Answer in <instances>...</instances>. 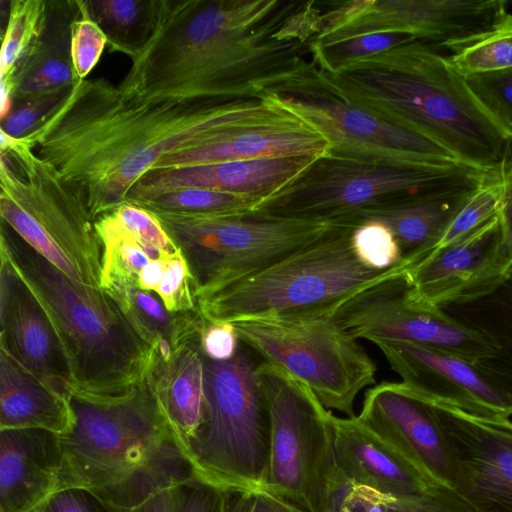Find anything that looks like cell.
I'll list each match as a JSON object with an SVG mask.
<instances>
[{
	"mask_svg": "<svg viewBox=\"0 0 512 512\" xmlns=\"http://www.w3.org/2000/svg\"><path fill=\"white\" fill-rule=\"evenodd\" d=\"M0 146L2 222L69 278L101 287L103 247L82 193L23 137L1 130Z\"/></svg>",
	"mask_w": 512,
	"mask_h": 512,
	"instance_id": "cell-7",
	"label": "cell"
},
{
	"mask_svg": "<svg viewBox=\"0 0 512 512\" xmlns=\"http://www.w3.org/2000/svg\"><path fill=\"white\" fill-rule=\"evenodd\" d=\"M512 276V248L500 214L405 272L407 296L429 309H446L484 299Z\"/></svg>",
	"mask_w": 512,
	"mask_h": 512,
	"instance_id": "cell-15",
	"label": "cell"
},
{
	"mask_svg": "<svg viewBox=\"0 0 512 512\" xmlns=\"http://www.w3.org/2000/svg\"><path fill=\"white\" fill-rule=\"evenodd\" d=\"M504 194L505 182L503 174L495 176L480 185L468 197L439 240L422 259L459 241L498 216L501 211Z\"/></svg>",
	"mask_w": 512,
	"mask_h": 512,
	"instance_id": "cell-33",
	"label": "cell"
},
{
	"mask_svg": "<svg viewBox=\"0 0 512 512\" xmlns=\"http://www.w3.org/2000/svg\"><path fill=\"white\" fill-rule=\"evenodd\" d=\"M419 40L404 33H378L358 36L346 41L320 46L310 45V59L322 71H332L359 58L389 50L395 46Z\"/></svg>",
	"mask_w": 512,
	"mask_h": 512,
	"instance_id": "cell-35",
	"label": "cell"
},
{
	"mask_svg": "<svg viewBox=\"0 0 512 512\" xmlns=\"http://www.w3.org/2000/svg\"><path fill=\"white\" fill-rule=\"evenodd\" d=\"M256 367L240 346L227 361L204 356L205 423L184 452L196 475L222 490L265 485L271 421Z\"/></svg>",
	"mask_w": 512,
	"mask_h": 512,
	"instance_id": "cell-8",
	"label": "cell"
},
{
	"mask_svg": "<svg viewBox=\"0 0 512 512\" xmlns=\"http://www.w3.org/2000/svg\"><path fill=\"white\" fill-rule=\"evenodd\" d=\"M479 186L391 198L345 217L359 224L369 220L384 223L392 231L401 259L409 269L436 244L453 217Z\"/></svg>",
	"mask_w": 512,
	"mask_h": 512,
	"instance_id": "cell-23",
	"label": "cell"
},
{
	"mask_svg": "<svg viewBox=\"0 0 512 512\" xmlns=\"http://www.w3.org/2000/svg\"><path fill=\"white\" fill-rule=\"evenodd\" d=\"M359 420L435 481L450 487L451 466L433 406L403 382L365 393Z\"/></svg>",
	"mask_w": 512,
	"mask_h": 512,
	"instance_id": "cell-18",
	"label": "cell"
},
{
	"mask_svg": "<svg viewBox=\"0 0 512 512\" xmlns=\"http://www.w3.org/2000/svg\"><path fill=\"white\" fill-rule=\"evenodd\" d=\"M113 51L130 57L147 39L153 22V0L85 1Z\"/></svg>",
	"mask_w": 512,
	"mask_h": 512,
	"instance_id": "cell-29",
	"label": "cell"
},
{
	"mask_svg": "<svg viewBox=\"0 0 512 512\" xmlns=\"http://www.w3.org/2000/svg\"><path fill=\"white\" fill-rule=\"evenodd\" d=\"M423 398L443 429L450 487L477 512H512V421Z\"/></svg>",
	"mask_w": 512,
	"mask_h": 512,
	"instance_id": "cell-16",
	"label": "cell"
},
{
	"mask_svg": "<svg viewBox=\"0 0 512 512\" xmlns=\"http://www.w3.org/2000/svg\"><path fill=\"white\" fill-rule=\"evenodd\" d=\"M153 214L184 255L195 297L281 260L319 239L341 220L283 218L256 211Z\"/></svg>",
	"mask_w": 512,
	"mask_h": 512,
	"instance_id": "cell-10",
	"label": "cell"
},
{
	"mask_svg": "<svg viewBox=\"0 0 512 512\" xmlns=\"http://www.w3.org/2000/svg\"><path fill=\"white\" fill-rule=\"evenodd\" d=\"M69 89L58 90L19 104L2 120L1 130L16 138L28 135Z\"/></svg>",
	"mask_w": 512,
	"mask_h": 512,
	"instance_id": "cell-42",
	"label": "cell"
},
{
	"mask_svg": "<svg viewBox=\"0 0 512 512\" xmlns=\"http://www.w3.org/2000/svg\"><path fill=\"white\" fill-rule=\"evenodd\" d=\"M478 101L512 131V68L463 76Z\"/></svg>",
	"mask_w": 512,
	"mask_h": 512,
	"instance_id": "cell-38",
	"label": "cell"
},
{
	"mask_svg": "<svg viewBox=\"0 0 512 512\" xmlns=\"http://www.w3.org/2000/svg\"><path fill=\"white\" fill-rule=\"evenodd\" d=\"M322 11L315 1L153 0L149 35L117 88L177 99L279 93L309 69Z\"/></svg>",
	"mask_w": 512,
	"mask_h": 512,
	"instance_id": "cell-1",
	"label": "cell"
},
{
	"mask_svg": "<svg viewBox=\"0 0 512 512\" xmlns=\"http://www.w3.org/2000/svg\"><path fill=\"white\" fill-rule=\"evenodd\" d=\"M156 351L160 359L164 362H168L172 358L173 348L166 338H161L158 341Z\"/></svg>",
	"mask_w": 512,
	"mask_h": 512,
	"instance_id": "cell-48",
	"label": "cell"
},
{
	"mask_svg": "<svg viewBox=\"0 0 512 512\" xmlns=\"http://www.w3.org/2000/svg\"><path fill=\"white\" fill-rule=\"evenodd\" d=\"M44 0H12L0 53L1 98L11 99L10 81L16 65L44 33L49 13Z\"/></svg>",
	"mask_w": 512,
	"mask_h": 512,
	"instance_id": "cell-30",
	"label": "cell"
},
{
	"mask_svg": "<svg viewBox=\"0 0 512 512\" xmlns=\"http://www.w3.org/2000/svg\"><path fill=\"white\" fill-rule=\"evenodd\" d=\"M45 512H126L93 492L82 488H66L55 492L45 504Z\"/></svg>",
	"mask_w": 512,
	"mask_h": 512,
	"instance_id": "cell-44",
	"label": "cell"
},
{
	"mask_svg": "<svg viewBox=\"0 0 512 512\" xmlns=\"http://www.w3.org/2000/svg\"><path fill=\"white\" fill-rule=\"evenodd\" d=\"M45 504L46 502L39 504L27 512H45Z\"/></svg>",
	"mask_w": 512,
	"mask_h": 512,
	"instance_id": "cell-49",
	"label": "cell"
},
{
	"mask_svg": "<svg viewBox=\"0 0 512 512\" xmlns=\"http://www.w3.org/2000/svg\"><path fill=\"white\" fill-rule=\"evenodd\" d=\"M158 401L181 447L205 423L204 354L201 336L181 343L164 362L157 354L148 373Z\"/></svg>",
	"mask_w": 512,
	"mask_h": 512,
	"instance_id": "cell-24",
	"label": "cell"
},
{
	"mask_svg": "<svg viewBox=\"0 0 512 512\" xmlns=\"http://www.w3.org/2000/svg\"><path fill=\"white\" fill-rule=\"evenodd\" d=\"M503 179L505 182V194L500 217L506 238L512 248V166L503 173Z\"/></svg>",
	"mask_w": 512,
	"mask_h": 512,
	"instance_id": "cell-46",
	"label": "cell"
},
{
	"mask_svg": "<svg viewBox=\"0 0 512 512\" xmlns=\"http://www.w3.org/2000/svg\"><path fill=\"white\" fill-rule=\"evenodd\" d=\"M63 457L57 434L0 430V512H27L60 490Z\"/></svg>",
	"mask_w": 512,
	"mask_h": 512,
	"instance_id": "cell-22",
	"label": "cell"
},
{
	"mask_svg": "<svg viewBox=\"0 0 512 512\" xmlns=\"http://www.w3.org/2000/svg\"><path fill=\"white\" fill-rule=\"evenodd\" d=\"M442 48L450 51L447 59L462 76L512 68V14L479 35Z\"/></svg>",
	"mask_w": 512,
	"mask_h": 512,
	"instance_id": "cell-31",
	"label": "cell"
},
{
	"mask_svg": "<svg viewBox=\"0 0 512 512\" xmlns=\"http://www.w3.org/2000/svg\"><path fill=\"white\" fill-rule=\"evenodd\" d=\"M224 491L194 477L153 494L126 512H222Z\"/></svg>",
	"mask_w": 512,
	"mask_h": 512,
	"instance_id": "cell-34",
	"label": "cell"
},
{
	"mask_svg": "<svg viewBox=\"0 0 512 512\" xmlns=\"http://www.w3.org/2000/svg\"><path fill=\"white\" fill-rule=\"evenodd\" d=\"M164 268L165 258L160 260H151L140 271L137 279L138 286L144 290L155 291L162 279Z\"/></svg>",
	"mask_w": 512,
	"mask_h": 512,
	"instance_id": "cell-47",
	"label": "cell"
},
{
	"mask_svg": "<svg viewBox=\"0 0 512 512\" xmlns=\"http://www.w3.org/2000/svg\"><path fill=\"white\" fill-rule=\"evenodd\" d=\"M70 400L0 349V430L42 429L66 434L74 424Z\"/></svg>",
	"mask_w": 512,
	"mask_h": 512,
	"instance_id": "cell-25",
	"label": "cell"
},
{
	"mask_svg": "<svg viewBox=\"0 0 512 512\" xmlns=\"http://www.w3.org/2000/svg\"><path fill=\"white\" fill-rule=\"evenodd\" d=\"M113 212L124 230L138 241L153 245L167 254L179 250L152 212L131 203H125Z\"/></svg>",
	"mask_w": 512,
	"mask_h": 512,
	"instance_id": "cell-41",
	"label": "cell"
},
{
	"mask_svg": "<svg viewBox=\"0 0 512 512\" xmlns=\"http://www.w3.org/2000/svg\"><path fill=\"white\" fill-rule=\"evenodd\" d=\"M328 512H477L451 487L437 484L414 495L394 497L362 486L338 490Z\"/></svg>",
	"mask_w": 512,
	"mask_h": 512,
	"instance_id": "cell-27",
	"label": "cell"
},
{
	"mask_svg": "<svg viewBox=\"0 0 512 512\" xmlns=\"http://www.w3.org/2000/svg\"><path fill=\"white\" fill-rule=\"evenodd\" d=\"M319 239L281 260L195 297L206 323L291 320L333 316L359 292L404 274L401 261L386 270L363 265L352 247L359 225L349 217Z\"/></svg>",
	"mask_w": 512,
	"mask_h": 512,
	"instance_id": "cell-6",
	"label": "cell"
},
{
	"mask_svg": "<svg viewBox=\"0 0 512 512\" xmlns=\"http://www.w3.org/2000/svg\"><path fill=\"white\" fill-rule=\"evenodd\" d=\"M259 199L224 191L186 188L164 193L137 204L152 213L227 215L253 211Z\"/></svg>",
	"mask_w": 512,
	"mask_h": 512,
	"instance_id": "cell-32",
	"label": "cell"
},
{
	"mask_svg": "<svg viewBox=\"0 0 512 512\" xmlns=\"http://www.w3.org/2000/svg\"><path fill=\"white\" fill-rule=\"evenodd\" d=\"M402 382L421 396L487 417L512 415V399L475 365L444 351L405 341L375 342Z\"/></svg>",
	"mask_w": 512,
	"mask_h": 512,
	"instance_id": "cell-17",
	"label": "cell"
},
{
	"mask_svg": "<svg viewBox=\"0 0 512 512\" xmlns=\"http://www.w3.org/2000/svg\"><path fill=\"white\" fill-rule=\"evenodd\" d=\"M497 175L464 163L390 164L323 155L253 211L335 220L376 202L479 186Z\"/></svg>",
	"mask_w": 512,
	"mask_h": 512,
	"instance_id": "cell-9",
	"label": "cell"
},
{
	"mask_svg": "<svg viewBox=\"0 0 512 512\" xmlns=\"http://www.w3.org/2000/svg\"><path fill=\"white\" fill-rule=\"evenodd\" d=\"M1 257L38 300L61 344L73 394L90 401L127 395L143 382L156 348L147 344L103 288L79 283L2 225Z\"/></svg>",
	"mask_w": 512,
	"mask_h": 512,
	"instance_id": "cell-5",
	"label": "cell"
},
{
	"mask_svg": "<svg viewBox=\"0 0 512 512\" xmlns=\"http://www.w3.org/2000/svg\"><path fill=\"white\" fill-rule=\"evenodd\" d=\"M77 17L69 25V58L78 80L86 79L99 62L108 39L90 15L85 1H73Z\"/></svg>",
	"mask_w": 512,
	"mask_h": 512,
	"instance_id": "cell-36",
	"label": "cell"
},
{
	"mask_svg": "<svg viewBox=\"0 0 512 512\" xmlns=\"http://www.w3.org/2000/svg\"><path fill=\"white\" fill-rule=\"evenodd\" d=\"M335 493L362 486L401 497L441 484L362 423L358 416L330 415Z\"/></svg>",
	"mask_w": 512,
	"mask_h": 512,
	"instance_id": "cell-20",
	"label": "cell"
},
{
	"mask_svg": "<svg viewBox=\"0 0 512 512\" xmlns=\"http://www.w3.org/2000/svg\"><path fill=\"white\" fill-rule=\"evenodd\" d=\"M249 99H177L122 93L78 80L24 140L84 196L94 221L127 202L164 157L223 140Z\"/></svg>",
	"mask_w": 512,
	"mask_h": 512,
	"instance_id": "cell-2",
	"label": "cell"
},
{
	"mask_svg": "<svg viewBox=\"0 0 512 512\" xmlns=\"http://www.w3.org/2000/svg\"><path fill=\"white\" fill-rule=\"evenodd\" d=\"M70 404L74 424L58 435L60 490L87 489L128 511L162 489L198 477L148 375L121 398L72 396Z\"/></svg>",
	"mask_w": 512,
	"mask_h": 512,
	"instance_id": "cell-4",
	"label": "cell"
},
{
	"mask_svg": "<svg viewBox=\"0 0 512 512\" xmlns=\"http://www.w3.org/2000/svg\"><path fill=\"white\" fill-rule=\"evenodd\" d=\"M0 270V349L38 380L71 398V373L50 320L3 257Z\"/></svg>",
	"mask_w": 512,
	"mask_h": 512,
	"instance_id": "cell-19",
	"label": "cell"
},
{
	"mask_svg": "<svg viewBox=\"0 0 512 512\" xmlns=\"http://www.w3.org/2000/svg\"><path fill=\"white\" fill-rule=\"evenodd\" d=\"M154 292L171 312L198 310L190 270L180 249L165 257L164 273Z\"/></svg>",
	"mask_w": 512,
	"mask_h": 512,
	"instance_id": "cell-39",
	"label": "cell"
},
{
	"mask_svg": "<svg viewBox=\"0 0 512 512\" xmlns=\"http://www.w3.org/2000/svg\"><path fill=\"white\" fill-rule=\"evenodd\" d=\"M271 421L263 490L299 512H328L334 490L330 415L312 390L270 362L256 367Z\"/></svg>",
	"mask_w": 512,
	"mask_h": 512,
	"instance_id": "cell-11",
	"label": "cell"
},
{
	"mask_svg": "<svg viewBox=\"0 0 512 512\" xmlns=\"http://www.w3.org/2000/svg\"><path fill=\"white\" fill-rule=\"evenodd\" d=\"M436 45L415 40L315 78L346 102L410 129L475 168L503 174L512 165V131L478 101Z\"/></svg>",
	"mask_w": 512,
	"mask_h": 512,
	"instance_id": "cell-3",
	"label": "cell"
},
{
	"mask_svg": "<svg viewBox=\"0 0 512 512\" xmlns=\"http://www.w3.org/2000/svg\"><path fill=\"white\" fill-rule=\"evenodd\" d=\"M274 94L327 139V155L390 164L464 163L437 141L332 93L315 78L312 64L301 78Z\"/></svg>",
	"mask_w": 512,
	"mask_h": 512,
	"instance_id": "cell-13",
	"label": "cell"
},
{
	"mask_svg": "<svg viewBox=\"0 0 512 512\" xmlns=\"http://www.w3.org/2000/svg\"><path fill=\"white\" fill-rule=\"evenodd\" d=\"M316 158L267 157L153 170L134 186L126 203L137 204L186 188L248 195L261 202L293 180Z\"/></svg>",
	"mask_w": 512,
	"mask_h": 512,
	"instance_id": "cell-21",
	"label": "cell"
},
{
	"mask_svg": "<svg viewBox=\"0 0 512 512\" xmlns=\"http://www.w3.org/2000/svg\"><path fill=\"white\" fill-rule=\"evenodd\" d=\"M239 341L233 323H207L201 335V348L205 357L214 361H227L236 354Z\"/></svg>",
	"mask_w": 512,
	"mask_h": 512,
	"instance_id": "cell-45",
	"label": "cell"
},
{
	"mask_svg": "<svg viewBox=\"0 0 512 512\" xmlns=\"http://www.w3.org/2000/svg\"><path fill=\"white\" fill-rule=\"evenodd\" d=\"M512 166V165H511Z\"/></svg>",
	"mask_w": 512,
	"mask_h": 512,
	"instance_id": "cell-50",
	"label": "cell"
},
{
	"mask_svg": "<svg viewBox=\"0 0 512 512\" xmlns=\"http://www.w3.org/2000/svg\"><path fill=\"white\" fill-rule=\"evenodd\" d=\"M224 491L222 512H299L263 489Z\"/></svg>",
	"mask_w": 512,
	"mask_h": 512,
	"instance_id": "cell-43",
	"label": "cell"
},
{
	"mask_svg": "<svg viewBox=\"0 0 512 512\" xmlns=\"http://www.w3.org/2000/svg\"><path fill=\"white\" fill-rule=\"evenodd\" d=\"M77 81L69 52L63 53L57 43H47L41 39L15 67L10 81L12 100L26 102L40 98L71 88Z\"/></svg>",
	"mask_w": 512,
	"mask_h": 512,
	"instance_id": "cell-28",
	"label": "cell"
},
{
	"mask_svg": "<svg viewBox=\"0 0 512 512\" xmlns=\"http://www.w3.org/2000/svg\"><path fill=\"white\" fill-rule=\"evenodd\" d=\"M233 324L241 341L307 385L325 408L354 417L356 396L375 383L374 361L333 316Z\"/></svg>",
	"mask_w": 512,
	"mask_h": 512,
	"instance_id": "cell-12",
	"label": "cell"
},
{
	"mask_svg": "<svg viewBox=\"0 0 512 512\" xmlns=\"http://www.w3.org/2000/svg\"><path fill=\"white\" fill-rule=\"evenodd\" d=\"M504 326L488 324L485 332L497 343V351L491 358L475 365L493 384L512 399V305Z\"/></svg>",
	"mask_w": 512,
	"mask_h": 512,
	"instance_id": "cell-40",
	"label": "cell"
},
{
	"mask_svg": "<svg viewBox=\"0 0 512 512\" xmlns=\"http://www.w3.org/2000/svg\"><path fill=\"white\" fill-rule=\"evenodd\" d=\"M119 304L123 313L151 347L166 338L173 348L201 336L206 322L199 311L171 312L160 297L141 289L136 281L111 279L102 284Z\"/></svg>",
	"mask_w": 512,
	"mask_h": 512,
	"instance_id": "cell-26",
	"label": "cell"
},
{
	"mask_svg": "<svg viewBox=\"0 0 512 512\" xmlns=\"http://www.w3.org/2000/svg\"><path fill=\"white\" fill-rule=\"evenodd\" d=\"M351 242L356 257L368 268L386 270L402 261L392 231L382 222L360 223L353 231Z\"/></svg>",
	"mask_w": 512,
	"mask_h": 512,
	"instance_id": "cell-37",
	"label": "cell"
},
{
	"mask_svg": "<svg viewBox=\"0 0 512 512\" xmlns=\"http://www.w3.org/2000/svg\"><path fill=\"white\" fill-rule=\"evenodd\" d=\"M356 339L405 341L429 346L477 365L495 355L496 341L443 309H429L407 296L405 273L353 296L333 315Z\"/></svg>",
	"mask_w": 512,
	"mask_h": 512,
	"instance_id": "cell-14",
	"label": "cell"
}]
</instances>
